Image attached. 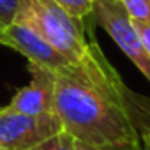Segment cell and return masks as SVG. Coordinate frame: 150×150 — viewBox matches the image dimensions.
I'll list each match as a JSON object with an SVG mask.
<instances>
[{"label": "cell", "instance_id": "obj_1", "mask_svg": "<svg viewBox=\"0 0 150 150\" xmlns=\"http://www.w3.org/2000/svg\"><path fill=\"white\" fill-rule=\"evenodd\" d=\"M127 92L99 44L90 39L78 62L57 71L55 110L64 131L80 141L96 146L134 145L139 136L129 113Z\"/></svg>", "mask_w": 150, "mask_h": 150}, {"label": "cell", "instance_id": "obj_2", "mask_svg": "<svg viewBox=\"0 0 150 150\" xmlns=\"http://www.w3.org/2000/svg\"><path fill=\"white\" fill-rule=\"evenodd\" d=\"M18 18L28 20L67 62H78L87 51L90 39L85 35V18L71 16L55 0H20Z\"/></svg>", "mask_w": 150, "mask_h": 150}, {"label": "cell", "instance_id": "obj_3", "mask_svg": "<svg viewBox=\"0 0 150 150\" xmlns=\"http://www.w3.org/2000/svg\"><path fill=\"white\" fill-rule=\"evenodd\" d=\"M92 16L125 53V57L150 81V57L143 48L134 21L118 0H96Z\"/></svg>", "mask_w": 150, "mask_h": 150}, {"label": "cell", "instance_id": "obj_4", "mask_svg": "<svg viewBox=\"0 0 150 150\" xmlns=\"http://www.w3.org/2000/svg\"><path fill=\"white\" fill-rule=\"evenodd\" d=\"M64 131L60 117L55 113L25 115L11 110H0V148L2 150H30L50 136Z\"/></svg>", "mask_w": 150, "mask_h": 150}, {"label": "cell", "instance_id": "obj_5", "mask_svg": "<svg viewBox=\"0 0 150 150\" xmlns=\"http://www.w3.org/2000/svg\"><path fill=\"white\" fill-rule=\"evenodd\" d=\"M0 44L21 53L28 62L55 72L69 64L28 20L18 18L6 28H0Z\"/></svg>", "mask_w": 150, "mask_h": 150}, {"label": "cell", "instance_id": "obj_6", "mask_svg": "<svg viewBox=\"0 0 150 150\" xmlns=\"http://www.w3.org/2000/svg\"><path fill=\"white\" fill-rule=\"evenodd\" d=\"M30 81L9 101V108L25 115L55 113V80L57 72L28 62Z\"/></svg>", "mask_w": 150, "mask_h": 150}, {"label": "cell", "instance_id": "obj_7", "mask_svg": "<svg viewBox=\"0 0 150 150\" xmlns=\"http://www.w3.org/2000/svg\"><path fill=\"white\" fill-rule=\"evenodd\" d=\"M127 104H129V113L136 131L150 134V97H143L129 90Z\"/></svg>", "mask_w": 150, "mask_h": 150}, {"label": "cell", "instance_id": "obj_8", "mask_svg": "<svg viewBox=\"0 0 150 150\" xmlns=\"http://www.w3.org/2000/svg\"><path fill=\"white\" fill-rule=\"evenodd\" d=\"M30 150H76V138L67 131H60L41 141L39 145L32 146Z\"/></svg>", "mask_w": 150, "mask_h": 150}, {"label": "cell", "instance_id": "obj_9", "mask_svg": "<svg viewBox=\"0 0 150 150\" xmlns=\"http://www.w3.org/2000/svg\"><path fill=\"white\" fill-rule=\"evenodd\" d=\"M55 2L60 7H64L71 16L83 20V18L92 16V9H94L96 0H55Z\"/></svg>", "mask_w": 150, "mask_h": 150}, {"label": "cell", "instance_id": "obj_10", "mask_svg": "<svg viewBox=\"0 0 150 150\" xmlns=\"http://www.w3.org/2000/svg\"><path fill=\"white\" fill-rule=\"evenodd\" d=\"M132 21H150V0H118Z\"/></svg>", "mask_w": 150, "mask_h": 150}, {"label": "cell", "instance_id": "obj_11", "mask_svg": "<svg viewBox=\"0 0 150 150\" xmlns=\"http://www.w3.org/2000/svg\"><path fill=\"white\" fill-rule=\"evenodd\" d=\"M20 0H0V28H6L16 18Z\"/></svg>", "mask_w": 150, "mask_h": 150}, {"label": "cell", "instance_id": "obj_12", "mask_svg": "<svg viewBox=\"0 0 150 150\" xmlns=\"http://www.w3.org/2000/svg\"><path fill=\"white\" fill-rule=\"evenodd\" d=\"M76 150H139V141L134 145H110V146H96L85 141L76 139Z\"/></svg>", "mask_w": 150, "mask_h": 150}, {"label": "cell", "instance_id": "obj_13", "mask_svg": "<svg viewBox=\"0 0 150 150\" xmlns=\"http://www.w3.org/2000/svg\"><path fill=\"white\" fill-rule=\"evenodd\" d=\"M134 25H136V30L143 42V48L150 57V21H134Z\"/></svg>", "mask_w": 150, "mask_h": 150}, {"label": "cell", "instance_id": "obj_14", "mask_svg": "<svg viewBox=\"0 0 150 150\" xmlns=\"http://www.w3.org/2000/svg\"><path fill=\"white\" fill-rule=\"evenodd\" d=\"M138 136H139V150H150V134L138 132Z\"/></svg>", "mask_w": 150, "mask_h": 150}, {"label": "cell", "instance_id": "obj_15", "mask_svg": "<svg viewBox=\"0 0 150 150\" xmlns=\"http://www.w3.org/2000/svg\"><path fill=\"white\" fill-rule=\"evenodd\" d=\"M0 150H2V148H0Z\"/></svg>", "mask_w": 150, "mask_h": 150}]
</instances>
